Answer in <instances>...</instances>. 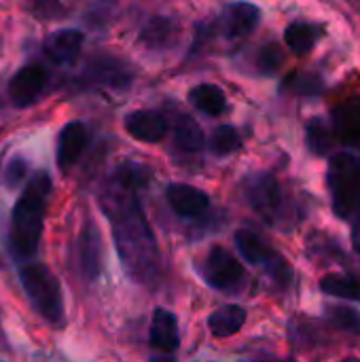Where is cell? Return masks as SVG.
I'll use <instances>...</instances> for the list:
<instances>
[{"label": "cell", "instance_id": "1", "mask_svg": "<svg viewBox=\"0 0 360 362\" xmlns=\"http://www.w3.org/2000/svg\"><path fill=\"white\" fill-rule=\"evenodd\" d=\"M144 182L146 172L140 165L127 163L119 168L104 185L100 204L112 225L115 244L127 274L136 282L151 286L161 276V263L155 235L138 199V189Z\"/></svg>", "mask_w": 360, "mask_h": 362}, {"label": "cell", "instance_id": "2", "mask_svg": "<svg viewBox=\"0 0 360 362\" xmlns=\"http://www.w3.org/2000/svg\"><path fill=\"white\" fill-rule=\"evenodd\" d=\"M49 195H51V178L47 172H38L36 176L30 178V182L25 185L21 197L13 208L8 244L13 257L19 261L32 259L38 250Z\"/></svg>", "mask_w": 360, "mask_h": 362}, {"label": "cell", "instance_id": "3", "mask_svg": "<svg viewBox=\"0 0 360 362\" xmlns=\"http://www.w3.org/2000/svg\"><path fill=\"white\" fill-rule=\"evenodd\" d=\"M244 197L265 223L278 229H291V225H295L299 218L295 202L286 195L278 178L267 172H259L246 178Z\"/></svg>", "mask_w": 360, "mask_h": 362}, {"label": "cell", "instance_id": "4", "mask_svg": "<svg viewBox=\"0 0 360 362\" xmlns=\"http://www.w3.org/2000/svg\"><path fill=\"white\" fill-rule=\"evenodd\" d=\"M327 185L333 212L344 221H360V157L337 153L329 161Z\"/></svg>", "mask_w": 360, "mask_h": 362}, {"label": "cell", "instance_id": "5", "mask_svg": "<svg viewBox=\"0 0 360 362\" xmlns=\"http://www.w3.org/2000/svg\"><path fill=\"white\" fill-rule=\"evenodd\" d=\"M19 280L36 312L51 325H62L64 293L57 276L42 263H25L19 269Z\"/></svg>", "mask_w": 360, "mask_h": 362}, {"label": "cell", "instance_id": "6", "mask_svg": "<svg viewBox=\"0 0 360 362\" xmlns=\"http://www.w3.org/2000/svg\"><path fill=\"white\" fill-rule=\"evenodd\" d=\"M236 246H238L242 259L248 261L250 265L263 267V272L267 274V278L278 288H286L291 284V280H293L291 265L286 263L284 257H280L276 250H272L261 235H257L250 229H240L236 233Z\"/></svg>", "mask_w": 360, "mask_h": 362}, {"label": "cell", "instance_id": "7", "mask_svg": "<svg viewBox=\"0 0 360 362\" xmlns=\"http://www.w3.org/2000/svg\"><path fill=\"white\" fill-rule=\"evenodd\" d=\"M202 276L204 280L221 291V293H240L246 284V272L242 267V263L225 248L214 246L206 259H204V267H202Z\"/></svg>", "mask_w": 360, "mask_h": 362}, {"label": "cell", "instance_id": "8", "mask_svg": "<svg viewBox=\"0 0 360 362\" xmlns=\"http://www.w3.org/2000/svg\"><path fill=\"white\" fill-rule=\"evenodd\" d=\"M261 19V11L250 4V2H236L229 4L221 17H219V32L227 38V40H242L248 34L255 32V28L259 25Z\"/></svg>", "mask_w": 360, "mask_h": 362}, {"label": "cell", "instance_id": "9", "mask_svg": "<svg viewBox=\"0 0 360 362\" xmlns=\"http://www.w3.org/2000/svg\"><path fill=\"white\" fill-rule=\"evenodd\" d=\"M45 85H47V70L38 64H28V66L19 68L15 72V76L11 78L8 95L15 106L25 108L32 102H36V98L45 89Z\"/></svg>", "mask_w": 360, "mask_h": 362}, {"label": "cell", "instance_id": "10", "mask_svg": "<svg viewBox=\"0 0 360 362\" xmlns=\"http://www.w3.org/2000/svg\"><path fill=\"white\" fill-rule=\"evenodd\" d=\"M166 197H168L170 208L182 218H199L210 208V197L202 189L185 185V182L170 185L166 189Z\"/></svg>", "mask_w": 360, "mask_h": 362}, {"label": "cell", "instance_id": "11", "mask_svg": "<svg viewBox=\"0 0 360 362\" xmlns=\"http://www.w3.org/2000/svg\"><path fill=\"white\" fill-rule=\"evenodd\" d=\"M79 267L87 282L100 278L102 272V238L93 223L85 225L79 235Z\"/></svg>", "mask_w": 360, "mask_h": 362}, {"label": "cell", "instance_id": "12", "mask_svg": "<svg viewBox=\"0 0 360 362\" xmlns=\"http://www.w3.org/2000/svg\"><path fill=\"white\" fill-rule=\"evenodd\" d=\"M83 78L91 81L95 85H106V87H125L132 81V70L112 57H98L83 70Z\"/></svg>", "mask_w": 360, "mask_h": 362}, {"label": "cell", "instance_id": "13", "mask_svg": "<svg viewBox=\"0 0 360 362\" xmlns=\"http://www.w3.org/2000/svg\"><path fill=\"white\" fill-rule=\"evenodd\" d=\"M125 129L136 140L159 142L168 134V123L155 110H136V112H129L125 117Z\"/></svg>", "mask_w": 360, "mask_h": 362}, {"label": "cell", "instance_id": "14", "mask_svg": "<svg viewBox=\"0 0 360 362\" xmlns=\"http://www.w3.org/2000/svg\"><path fill=\"white\" fill-rule=\"evenodd\" d=\"M87 144V129L83 123H68L57 138V165L59 170H70L83 155Z\"/></svg>", "mask_w": 360, "mask_h": 362}, {"label": "cell", "instance_id": "15", "mask_svg": "<svg viewBox=\"0 0 360 362\" xmlns=\"http://www.w3.org/2000/svg\"><path fill=\"white\" fill-rule=\"evenodd\" d=\"M151 346L161 352H174L180 346V335H178V320L172 312L159 308L153 312L151 320V333H149Z\"/></svg>", "mask_w": 360, "mask_h": 362}, {"label": "cell", "instance_id": "16", "mask_svg": "<svg viewBox=\"0 0 360 362\" xmlns=\"http://www.w3.org/2000/svg\"><path fill=\"white\" fill-rule=\"evenodd\" d=\"M335 138L344 144H360V98H352L337 106L331 115Z\"/></svg>", "mask_w": 360, "mask_h": 362}, {"label": "cell", "instance_id": "17", "mask_svg": "<svg viewBox=\"0 0 360 362\" xmlns=\"http://www.w3.org/2000/svg\"><path fill=\"white\" fill-rule=\"evenodd\" d=\"M83 40L85 36L79 30H57L45 40V53L55 64H70L79 57Z\"/></svg>", "mask_w": 360, "mask_h": 362}, {"label": "cell", "instance_id": "18", "mask_svg": "<svg viewBox=\"0 0 360 362\" xmlns=\"http://www.w3.org/2000/svg\"><path fill=\"white\" fill-rule=\"evenodd\" d=\"M189 100L197 110H202L210 117H219L227 108V98H225L223 89L212 83H202V85L193 87L189 93Z\"/></svg>", "mask_w": 360, "mask_h": 362}, {"label": "cell", "instance_id": "19", "mask_svg": "<svg viewBox=\"0 0 360 362\" xmlns=\"http://www.w3.org/2000/svg\"><path fill=\"white\" fill-rule=\"evenodd\" d=\"M246 322V310L240 305H225L208 318V327L214 337H231Z\"/></svg>", "mask_w": 360, "mask_h": 362}, {"label": "cell", "instance_id": "20", "mask_svg": "<svg viewBox=\"0 0 360 362\" xmlns=\"http://www.w3.org/2000/svg\"><path fill=\"white\" fill-rule=\"evenodd\" d=\"M174 142L180 151L185 153H197L204 148L206 140H204V132L197 125L195 119H191L189 115H180L174 121Z\"/></svg>", "mask_w": 360, "mask_h": 362}, {"label": "cell", "instance_id": "21", "mask_svg": "<svg viewBox=\"0 0 360 362\" xmlns=\"http://www.w3.org/2000/svg\"><path fill=\"white\" fill-rule=\"evenodd\" d=\"M284 42L295 55H306L318 42V28L308 21H293L284 30Z\"/></svg>", "mask_w": 360, "mask_h": 362}, {"label": "cell", "instance_id": "22", "mask_svg": "<svg viewBox=\"0 0 360 362\" xmlns=\"http://www.w3.org/2000/svg\"><path fill=\"white\" fill-rule=\"evenodd\" d=\"M306 138H308V146L314 155H329V151L335 144V132L333 125L320 117L310 119L306 125Z\"/></svg>", "mask_w": 360, "mask_h": 362}, {"label": "cell", "instance_id": "23", "mask_svg": "<svg viewBox=\"0 0 360 362\" xmlns=\"http://www.w3.org/2000/svg\"><path fill=\"white\" fill-rule=\"evenodd\" d=\"M320 291L339 299L360 301V280L348 274H329L320 280Z\"/></svg>", "mask_w": 360, "mask_h": 362}, {"label": "cell", "instance_id": "24", "mask_svg": "<svg viewBox=\"0 0 360 362\" xmlns=\"http://www.w3.org/2000/svg\"><path fill=\"white\" fill-rule=\"evenodd\" d=\"M240 146H242V138H240L238 129L231 127V125H221V127H216L214 134H212V138H210V148H212V153L219 155V157L231 155V153H236Z\"/></svg>", "mask_w": 360, "mask_h": 362}, {"label": "cell", "instance_id": "25", "mask_svg": "<svg viewBox=\"0 0 360 362\" xmlns=\"http://www.w3.org/2000/svg\"><path fill=\"white\" fill-rule=\"evenodd\" d=\"M329 320L346 331V333H352V335H360V312H356L354 308L350 305H335L329 310Z\"/></svg>", "mask_w": 360, "mask_h": 362}, {"label": "cell", "instance_id": "26", "mask_svg": "<svg viewBox=\"0 0 360 362\" xmlns=\"http://www.w3.org/2000/svg\"><path fill=\"white\" fill-rule=\"evenodd\" d=\"M172 40V23L170 21H151L142 34V42L153 47V49H159L163 45H168Z\"/></svg>", "mask_w": 360, "mask_h": 362}, {"label": "cell", "instance_id": "27", "mask_svg": "<svg viewBox=\"0 0 360 362\" xmlns=\"http://www.w3.org/2000/svg\"><path fill=\"white\" fill-rule=\"evenodd\" d=\"M286 87H291L295 93L301 95H316L323 91V83L314 74H295L286 81Z\"/></svg>", "mask_w": 360, "mask_h": 362}, {"label": "cell", "instance_id": "28", "mask_svg": "<svg viewBox=\"0 0 360 362\" xmlns=\"http://www.w3.org/2000/svg\"><path fill=\"white\" fill-rule=\"evenodd\" d=\"M280 64H282V51L276 45H265L257 53V66L265 74H274L280 68Z\"/></svg>", "mask_w": 360, "mask_h": 362}, {"label": "cell", "instance_id": "29", "mask_svg": "<svg viewBox=\"0 0 360 362\" xmlns=\"http://www.w3.org/2000/svg\"><path fill=\"white\" fill-rule=\"evenodd\" d=\"M25 174H28V163H25V159L23 157H13V159H8V163H6V168H4V185L8 187V189H17L21 182H23V178H25Z\"/></svg>", "mask_w": 360, "mask_h": 362}, {"label": "cell", "instance_id": "30", "mask_svg": "<svg viewBox=\"0 0 360 362\" xmlns=\"http://www.w3.org/2000/svg\"><path fill=\"white\" fill-rule=\"evenodd\" d=\"M352 244H354V250L360 255V221L356 223L354 231H352Z\"/></svg>", "mask_w": 360, "mask_h": 362}]
</instances>
